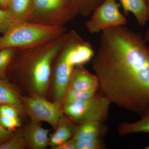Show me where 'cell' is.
<instances>
[{"mask_svg": "<svg viewBox=\"0 0 149 149\" xmlns=\"http://www.w3.org/2000/svg\"><path fill=\"white\" fill-rule=\"evenodd\" d=\"M102 123L94 121L80 124L75 130L73 139L76 141H87L100 138L107 131Z\"/></svg>", "mask_w": 149, "mask_h": 149, "instance_id": "obj_11", "label": "cell"}, {"mask_svg": "<svg viewBox=\"0 0 149 149\" xmlns=\"http://www.w3.org/2000/svg\"><path fill=\"white\" fill-rule=\"evenodd\" d=\"M118 131L122 136L135 133H149V113L142 116L141 119L136 122L123 123L119 125Z\"/></svg>", "mask_w": 149, "mask_h": 149, "instance_id": "obj_16", "label": "cell"}, {"mask_svg": "<svg viewBox=\"0 0 149 149\" xmlns=\"http://www.w3.org/2000/svg\"><path fill=\"white\" fill-rule=\"evenodd\" d=\"M145 148L146 149H149V145L148 146L146 147Z\"/></svg>", "mask_w": 149, "mask_h": 149, "instance_id": "obj_30", "label": "cell"}, {"mask_svg": "<svg viewBox=\"0 0 149 149\" xmlns=\"http://www.w3.org/2000/svg\"><path fill=\"white\" fill-rule=\"evenodd\" d=\"M68 35V33H65L44 45L31 49L34 56L31 66L32 83L35 91L40 95L47 92L52 63L58 55Z\"/></svg>", "mask_w": 149, "mask_h": 149, "instance_id": "obj_3", "label": "cell"}, {"mask_svg": "<svg viewBox=\"0 0 149 149\" xmlns=\"http://www.w3.org/2000/svg\"><path fill=\"white\" fill-rule=\"evenodd\" d=\"M145 39L147 41L149 42V28L147 30V32H146V36H145Z\"/></svg>", "mask_w": 149, "mask_h": 149, "instance_id": "obj_28", "label": "cell"}, {"mask_svg": "<svg viewBox=\"0 0 149 149\" xmlns=\"http://www.w3.org/2000/svg\"><path fill=\"white\" fill-rule=\"evenodd\" d=\"M125 15L133 13L137 21L143 26L149 19V6L145 0H119Z\"/></svg>", "mask_w": 149, "mask_h": 149, "instance_id": "obj_13", "label": "cell"}, {"mask_svg": "<svg viewBox=\"0 0 149 149\" xmlns=\"http://www.w3.org/2000/svg\"><path fill=\"white\" fill-rule=\"evenodd\" d=\"M53 149H77L75 140L73 138L58 146L52 148Z\"/></svg>", "mask_w": 149, "mask_h": 149, "instance_id": "obj_26", "label": "cell"}, {"mask_svg": "<svg viewBox=\"0 0 149 149\" xmlns=\"http://www.w3.org/2000/svg\"><path fill=\"white\" fill-rule=\"evenodd\" d=\"M93 68L100 94L111 103L149 113V47L140 34L125 26L102 31Z\"/></svg>", "mask_w": 149, "mask_h": 149, "instance_id": "obj_1", "label": "cell"}, {"mask_svg": "<svg viewBox=\"0 0 149 149\" xmlns=\"http://www.w3.org/2000/svg\"><path fill=\"white\" fill-rule=\"evenodd\" d=\"M110 104L106 97L97 93L90 98L63 106L62 109L69 119L79 124L90 121L103 123L108 116Z\"/></svg>", "mask_w": 149, "mask_h": 149, "instance_id": "obj_5", "label": "cell"}, {"mask_svg": "<svg viewBox=\"0 0 149 149\" xmlns=\"http://www.w3.org/2000/svg\"><path fill=\"white\" fill-rule=\"evenodd\" d=\"M0 121L4 128L11 131L21 125L20 120L18 118L0 116Z\"/></svg>", "mask_w": 149, "mask_h": 149, "instance_id": "obj_23", "label": "cell"}, {"mask_svg": "<svg viewBox=\"0 0 149 149\" xmlns=\"http://www.w3.org/2000/svg\"><path fill=\"white\" fill-rule=\"evenodd\" d=\"M27 145L22 134L17 133L8 141L0 144V149H22Z\"/></svg>", "mask_w": 149, "mask_h": 149, "instance_id": "obj_19", "label": "cell"}, {"mask_svg": "<svg viewBox=\"0 0 149 149\" xmlns=\"http://www.w3.org/2000/svg\"><path fill=\"white\" fill-rule=\"evenodd\" d=\"M104 0H74L75 15L88 17Z\"/></svg>", "mask_w": 149, "mask_h": 149, "instance_id": "obj_17", "label": "cell"}, {"mask_svg": "<svg viewBox=\"0 0 149 149\" xmlns=\"http://www.w3.org/2000/svg\"><path fill=\"white\" fill-rule=\"evenodd\" d=\"M147 4L149 6V0H145Z\"/></svg>", "mask_w": 149, "mask_h": 149, "instance_id": "obj_29", "label": "cell"}, {"mask_svg": "<svg viewBox=\"0 0 149 149\" xmlns=\"http://www.w3.org/2000/svg\"><path fill=\"white\" fill-rule=\"evenodd\" d=\"M6 10L15 21H29L33 10V0H8Z\"/></svg>", "mask_w": 149, "mask_h": 149, "instance_id": "obj_12", "label": "cell"}, {"mask_svg": "<svg viewBox=\"0 0 149 149\" xmlns=\"http://www.w3.org/2000/svg\"><path fill=\"white\" fill-rule=\"evenodd\" d=\"M58 56L54 76L55 102L62 106L63 99L69 88L72 72L75 67L67 60L61 49Z\"/></svg>", "mask_w": 149, "mask_h": 149, "instance_id": "obj_8", "label": "cell"}, {"mask_svg": "<svg viewBox=\"0 0 149 149\" xmlns=\"http://www.w3.org/2000/svg\"><path fill=\"white\" fill-rule=\"evenodd\" d=\"M75 143L77 149H100L104 147L100 138L87 141L75 140Z\"/></svg>", "mask_w": 149, "mask_h": 149, "instance_id": "obj_21", "label": "cell"}, {"mask_svg": "<svg viewBox=\"0 0 149 149\" xmlns=\"http://www.w3.org/2000/svg\"><path fill=\"white\" fill-rule=\"evenodd\" d=\"M15 49L6 48L0 49V76L6 72L14 54Z\"/></svg>", "mask_w": 149, "mask_h": 149, "instance_id": "obj_20", "label": "cell"}, {"mask_svg": "<svg viewBox=\"0 0 149 149\" xmlns=\"http://www.w3.org/2000/svg\"><path fill=\"white\" fill-rule=\"evenodd\" d=\"M49 130L43 128L39 122H32L23 135L27 145L33 149H43L49 145Z\"/></svg>", "mask_w": 149, "mask_h": 149, "instance_id": "obj_10", "label": "cell"}, {"mask_svg": "<svg viewBox=\"0 0 149 149\" xmlns=\"http://www.w3.org/2000/svg\"><path fill=\"white\" fill-rule=\"evenodd\" d=\"M8 0H0V6L3 8H6Z\"/></svg>", "mask_w": 149, "mask_h": 149, "instance_id": "obj_27", "label": "cell"}, {"mask_svg": "<svg viewBox=\"0 0 149 149\" xmlns=\"http://www.w3.org/2000/svg\"><path fill=\"white\" fill-rule=\"evenodd\" d=\"M98 91L97 89L89 91H77L68 88L63 102L62 107L76 101L90 98L97 94Z\"/></svg>", "mask_w": 149, "mask_h": 149, "instance_id": "obj_18", "label": "cell"}, {"mask_svg": "<svg viewBox=\"0 0 149 149\" xmlns=\"http://www.w3.org/2000/svg\"><path fill=\"white\" fill-rule=\"evenodd\" d=\"M68 88L77 91L98 90V81L95 74L80 65L74 68Z\"/></svg>", "mask_w": 149, "mask_h": 149, "instance_id": "obj_9", "label": "cell"}, {"mask_svg": "<svg viewBox=\"0 0 149 149\" xmlns=\"http://www.w3.org/2000/svg\"><path fill=\"white\" fill-rule=\"evenodd\" d=\"M76 16L74 0H33V10L29 22L64 27Z\"/></svg>", "mask_w": 149, "mask_h": 149, "instance_id": "obj_4", "label": "cell"}, {"mask_svg": "<svg viewBox=\"0 0 149 149\" xmlns=\"http://www.w3.org/2000/svg\"><path fill=\"white\" fill-rule=\"evenodd\" d=\"M119 7L116 0H104L93 11L91 18L86 22L88 32L94 34L111 27L125 26L127 19Z\"/></svg>", "mask_w": 149, "mask_h": 149, "instance_id": "obj_6", "label": "cell"}, {"mask_svg": "<svg viewBox=\"0 0 149 149\" xmlns=\"http://www.w3.org/2000/svg\"><path fill=\"white\" fill-rule=\"evenodd\" d=\"M20 112L17 108L13 106L5 104L0 105V116L18 118Z\"/></svg>", "mask_w": 149, "mask_h": 149, "instance_id": "obj_24", "label": "cell"}, {"mask_svg": "<svg viewBox=\"0 0 149 149\" xmlns=\"http://www.w3.org/2000/svg\"><path fill=\"white\" fill-rule=\"evenodd\" d=\"M77 127L72 121L62 116L56 128L55 132L49 139V145L53 148L71 139Z\"/></svg>", "mask_w": 149, "mask_h": 149, "instance_id": "obj_14", "label": "cell"}, {"mask_svg": "<svg viewBox=\"0 0 149 149\" xmlns=\"http://www.w3.org/2000/svg\"><path fill=\"white\" fill-rule=\"evenodd\" d=\"M65 33L64 27L14 21L0 37V49L6 48L24 50L32 49L54 40Z\"/></svg>", "mask_w": 149, "mask_h": 149, "instance_id": "obj_2", "label": "cell"}, {"mask_svg": "<svg viewBox=\"0 0 149 149\" xmlns=\"http://www.w3.org/2000/svg\"><path fill=\"white\" fill-rule=\"evenodd\" d=\"M13 135L12 131L4 128L0 121V144L8 141Z\"/></svg>", "mask_w": 149, "mask_h": 149, "instance_id": "obj_25", "label": "cell"}, {"mask_svg": "<svg viewBox=\"0 0 149 149\" xmlns=\"http://www.w3.org/2000/svg\"><path fill=\"white\" fill-rule=\"evenodd\" d=\"M9 105L20 112L25 111L21 98L7 82L0 78V105Z\"/></svg>", "mask_w": 149, "mask_h": 149, "instance_id": "obj_15", "label": "cell"}, {"mask_svg": "<svg viewBox=\"0 0 149 149\" xmlns=\"http://www.w3.org/2000/svg\"><path fill=\"white\" fill-rule=\"evenodd\" d=\"M7 10L0 9V34H4L14 21Z\"/></svg>", "mask_w": 149, "mask_h": 149, "instance_id": "obj_22", "label": "cell"}, {"mask_svg": "<svg viewBox=\"0 0 149 149\" xmlns=\"http://www.w3.org/2000/svg\"><path fill=\"white\" fill-rule=\"evenodd\" d=\"M25 111L32 122L45 121L54 128L57 126L63 114L62 106L54 102L48 101L39 95L21 98Z\"/></svg>", "mask_w": 149, "mask_h": 149, "instance_id": "obj_7", "label": "cell"}]
</instances>
